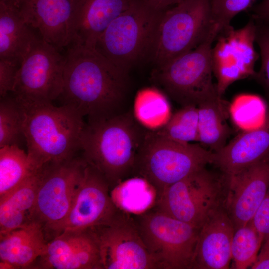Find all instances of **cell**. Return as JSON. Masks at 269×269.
I'll use <instances>...</instances> for the list:
<instances>
[{"label": "cell", "instance_id": "6da1fadb", "mask_svg": "<svg viewBox=\"0 0 269 269\" xmlns=\"http://www.w3.org/2000/svg\"><path fill=\"white\" fill-rule=\"evenodd\" d=\"M65 56L62 105L76 111L88 123L122 113L128 75L94 48L71 43Z\"/></svg>", "mask_w": 269, "mask_h": 269}, {"label": "cell", "instance_id": "7a4b0ae2", "mask_svg": "<svg viewBox=\"0 0 269 269\" xmlns=\"http://www.w3.org/2000/svg\"><path fill=\"white\" fill-rule=\"evenodd\" d=\"M147 131L130 112L86 123L81 139L82 157L102 174L111 190L133 176Z\"/></svg>", "mask_w": 269, "mask_h": 269}, {"label": "cell", "instance_id": "3957f363", "mask_svg": "<svg viewBox=\"0 0 269 269\" xmlns=\"http://www.w3.org/2000/svg\"><path fill=\"white\" fill-rule=\"evenodd\" d=\"M23 134L28 155L38 168L76 156L86 123L72 108L52 102L23 103Z\"/></svg>", "mask_w": 269, "mask_h": 269}, {"label": "cell", "instance_id": "277c9868", "mask_svg": "<svg viewBox=\"0 0 269 269\" xmlns=\"http://www.w3.org/2000/svg\"><path fill=\"white\" fill-rule=\"evenodd\" d=\"M213 160L214 153L200 144L180 142L148 130L133 177L146 180L156 199L169 186L213 164Z\"/></svg>", "mask_w": 269, "mask_h": 269}, {"label": "cell", "instance_id": "5b68a950", "mask_svg": "<svg viewBox=\"0 0 269 269\" xmlns=\"http://www.w3.org/2000/svg\"><path fill=\"white\" fill-rule=\"evenodd\" d=\"M163 11L154 9L143 0H134L109 25L94 49L128 73L138 62L148 58Z\"/></svg>", "mask_w": 269, "mask_h": 269}, {"label": "cell", "instance_id": "8992f818", "mask_svg": "<svg viewBox=\"0 0 269 269\" xmlns=\"http://www.w3.org/2000/svg\"><path fill=\"white\" fill-rule=\"evenodd\" d=\"M217 35L210 0H183L163 12L148 59L164 65Z\"/></svg>", "mask_w": 269, "mask_h": 269}, {"label": "cell", "instance_id": "52a82bcc", "mask_svg": "<svg viewBox=\"0 0 269 269\" xmlns=\"http://www.w3.org/2000/svg\"><path fill=\"white\" fill-rule=\"evenodd\" d=\"M210 37L194 49L170 62L154 67L152 82L182 107L198 106L207 101L222 98L213 82Z\"/></svg>", "mask_w": 269, "mask_h": 269}, {"label": "cell", "instance_id": "ba28073f", "mask_svg": "<svg viewBox=\"0 0 269 269\" xmlns=\"http://www.w3.org/2000/svg\"><path fill=\"white\" fill-rule=\"evenodd\" d=\"M227 189L225 175H218L204 167L169 186L153 207L200 229L212 213L225 207Z\"/></svg>", "mask_w": 269, "mask_h": 269}, {"label": "cell", "instance_id": "9c48e42d", "mask_svg": "<svg viewBox=\"0 0 269 269\" xmlns=\"http://www.w3.org/2000/svg\"><path fill=\"white\" fill-rule=\"evenodd\" d=\"M133 216L158 269H192L200 229L155 208Z\"/></svg>", "mask_w": 269, "mask_h": 269}, {"label": "cell", "instance_id": "30bf717a", "mask_svg": "<svg viewBox=\"0 0 269 269\" xmlns=\"http://www.w3.org/2000/svg\"><path fill=\"white\" fill-rule=\"evenodd\" d=\"M87 164L75 156L44 166L31 220L42 226L48 241L66 217Z\"/></svg>", "mask_w": 269, "mask_h": 269}, {"label": "cell", "instance_id": "8fae6325", "mask_svg": "<svg viewBox=\"0 0 269 269\" xmlns=\"http://www.w3.org/2000/svg\"><path fill=\"white\" fill-rule=\"evenodd\" d=\"M64 66L59 49L38 37L20 64L11 93L20 102H52L62 92Z\"/></svg>", "mask_w": 269, "mask_h": 269}, {"label": "cell", "instance_id": "7c38bea8", "mask_svg": "<svg viewBox=\"0 0 269 269\" xmlns=\"http://www.w3.org/2000/svg\"><path fill=\"white\" fill-rule=\"evenodd\" d=\"M255 31V22L250 17L244 27L235 29L230 25L217 36L211 55L213 73L220 97L234 82L252 78L255 74L254 66L259 57L254 46Z\"/></svg>", "mask_w": 269, "mask_h": 269}, {"label": "cell", "instance_id": "4fadbf2b", "mask_svg": "<svg viewBox=\"0 0 269 269\" xmlns=\"http://www.w3.org/2000/svg\"><path fill=\"white\" fill-rule=\"evenodd\" d=\"M93 228L99 241L101 269H158L130 213L122 210L111 223Z\"/></svg>", "mask_w": 269, "mask_h": 269}, {"label": "cell", "instance_id": "5bb4252c", "mask_svg": "<svg viewBox=\"0 0 269 269\" xmlns=\"http://www.w3.org/2000/svg\"><path fill=\"white\" fill-rule=\"evenodd\" d=\"M122 211L113 201L110 186L105 177L87 163L70 210L52 239L64 231L108 225Z\"/></svg>", "mask_w": 269, "mask_h": 269}, {"label": "cell", "instance_id": "9a60e30c", "mask_svg": "<svg viewBox=\"0 0 269 269\" xmlns=\"http://www.w3.org/2000/svg\"><path fill=\"white\" fill-rule=\"evenodd\" d=\"M34 269H101L99 241L94 228L66 230L49 241Z\"/></svg>", "mask_w": 269, "mask_h": 269}, {"label": "cell", "instance_id": "2e32d148", "mask_svg": "<svg viewBox=\"0 0 269 269\" xmlns=\"http://www.w3.org/2000/svg\"><path fill=\"white\" fill-rule=\"evenodd\" d=\"M225 209L236 229L251 221L269 187V155L226 176Z\"/></svg>", "mask_w": 269, "mask_h": 269}, {"label": "cell", "instance_id": "e0dca14e", "mask_svg": "<svg viewBox=\"0 0 269 269\" xmlns=\"http://www.w3.org/2000/svg\"><path fill=\"white\" fill-rule=\"evenodd\" d=\"M75 0H29L19 7L26 22L60 49L72 41Z\"/></svg>", "mask_w": 269, "mask_h": 269}, {"label": "cell", "instance_id": "ac0fdd59", "mask_svg": "<svg viewBox=\"0 0 269 269\" xmlns=\"http://www.w3.org/2000/svg\"><path fill=\"white\" fill-rule=\"evenodd\" d=\"M235 230L225 207L212 213L200 229L192 269H229Z\"/></svg>", "mask_w": 269, "mask_h": 269}, {"label": "cell", "instance_id": "d6986e66", "mask_svg": "<svg viewBox=\"0 0 269 269\" xmlns=\"http://www.w3.org/2000/svg\"><path fill=\"white\" fill-rule=\"evenodd\" d=\"M269 155V108L258 128L236 136L214 153V164L226 176L234 175Z\"/></svg>", "mask_w": 269, "mask_h": 269}, {"label": "cell", "instance_id": "ffe728a7", "mask_svg": "<svg viewBox=\"0 0 269 269\" xmlns=\"http://www.w3.org/2000/svg\"><path fill=\"white\" fill-rule=\"evenodd\" d=\"M134 0H75L71 43L94 48L109 25Z\"/></svg>", "mask_w": 269, "mask_h": 269}, {"label": "cell", "instance_id": "44dd1931", "mask_svg": "<svg viewBox=\"0 0 269 269\" xmlns=\"http://www.w3.org/2000/svg\"><path fill=\"white\" fill-rule=\"evenodd\" d=\"M47 243L42 226L35 221L0 235V269H32Z\"/></svg>", "mask_w": 269, "mask_h": 269}, {"label": "cell", "instance_id": "7402d4cb", "mask_svg": "<svg viewBox=\"0 0 269 269\" xmlns=\"http://www.w3.org/2000/svg\"><path fill=\"white\" fill-rule=\"evenodd\" d=\"M32 29L23 17L19 8L0 1V59L20 65L38 38Z\"/></svg>", "mask_w": 269, "mask_h": 269}, {"label": "cell", "instance_id": "603a6c76", "mask_svg": "<svg viewBox=\"0 0 269 269\" xmlns=\"http://www.w3.org/2000/svg\"><path fill=\"white\" fill-rule=\"evenodd\" d=\"M43 167L0 198V235L24 227L32 222V212Z\"/></svg>", "mask_w": 269, "mask_h": 269}, {"label": "cell", "instance_id": "cb8c5ba5", "mask_svg": "<svg viewBox=\"0 0 269 269\" xmlns=\"http://www.w3.org/2000/svg\"><path fill=\"white\" fill-rule=\"evenodd\" d=\"M198 141L205 148L216 153L227 144L230 131L222 98L204 102L198 106Z\"/></svg>", "mask_w": 269, "mask_h": 269}, {"label": "cell", "instance_id": "d4e9b609", "mask_svg": "<svg viewBox=\"0 0 269 269\" xmlns=\"http://www.w3.org/2000/svg\"><path fill=\"white\" fill-rule=\"evenodd\" d=\"M39 169L18 145L0 148V198L16 188Z\"/></svg>", "mask_w": 269, "mask_h": 269}, {"label": "cell", "instance_id": "484cf974", "mask_svg": "<svg viewBox=\"0 0 269 269\" xmlns=\"http://www.w3.org/2000/svg\"><path fill=\"white\" fill-rule=\"evenodd\" d=\"M133 114L142 126L149 130L162 128L172 116L166 94L156 87H147L138 91Z\"/></svg>", "mask_w": 269, "mask_h": 269}, {"label": "cell", "instance_id": "4316f807", "mask_svg": "<svg viewBox=\"0 0 269 269\" xmlns=\"http://www.w3.org/2000/svg\"><path fill=\"white\" fill-rule=\"evenodd\" d=\"M263 240L252 220L235 229L231 244L233 268H251L257 259Z\"/></svg>", "mask_w": 269, "mask_h": 269}, {"label": "cell", "instance_id": "83f0119b", "mask_svg": "<svg viewBox=\"0 0 269 269\" xmlns=\"http://www.w3.org/2000/svg\"><path fill=\"white\" fill-rule=\"evenodd\" d=\"M9 94L0 97V148L18 145L20 138H24L22 107L13 95Z\"/></svg>", "mask_w": 269, "mask_h": 269}, {"label": "cell", "instance_id": "f1b7e54d", "mask_svg": "<svg viewBox=\"0 0 269 269\" xmlns=\"http://www.w3.org/2000/svg\"><path fill=\"white\" fill-rule=\"evenodd\" d=\"M197 106L182 107L172 115L168 122L155 131L170 139L183 143L198 141Z\"/></svg>", "mask_w": 269, "mask_h": 269}, {"label": "cell", "instance_id": "f546056e", "mask_svg": "<svg viewBox=\"0 0 269 269\" xmlns=\"http://www.w3.org/2000/svg\"><path fill=\"white\" fill-rule=\"evenodd\" d=\"M255 0H210L212 22L218 34L230 25L232 19L239 13L250 9Z\"/></svg>", "mask_w": 269, "mask_h": 269}, {"label": "cell", "instance_id": "4dcf8cb0", "mask_svg": "<svg viewBox=\"0 0 269 269\" xmlns=\"http://www.w3.org/2000/svg\"><path fill=\"white\" fill-rule=\"evenodd\" d=\"M254 20L256 25L255 42L260 49L261 64L259 71L256 72L252 78L263 87L269 97V24Z\"/></svg>", "mask_w": 269, "mask_h": 269}, {"label": "cell", "instance_id": "1f68e13d", "mask_svg": "<svg viewBox=\"0 0 269 269\" xmlns=\"http://www.w3.org/2000/svg\"><path fill=\"white\" fill-rule=\"evenodd\" d=\"M20 65L0 59V96L3 97L13 91Z\"/></svg>", "mask_w": 269, "mask_h": 269}, {"label": "cell", "instance_id": "d6a6232c", "mask_svg": "<svg viewBox=\"0 0 269 269\" xmlns=\"http://www.w3.org/2000/svg\"><path fill=\"white\" fill-rule=\"evenodd\" d=\"M252 221L263 238L269 234V187Z\"/></svg>", "mask_w": 269, "mask_h": 269}, {"label": "cell", "instance_id": "836d02e7", "mask_svg": "<svg viewBox=\"0 0 269 269\" xmlns=\"http://www.w3.org/2000/svg\"><path fill=\"white\" fill-rule=\"evenodd\" d=\"M252 269H269V234L263 240Z\"/></svg>", "mask_w": 269, "mask_h": 269}, {"label": "cell", "instance_id": "e575fe53", "mask_svg": "<svg viewBox=\"0 0 269 269\" xmlns=\"http://www.w3.org/2000/svg\"><path fill=\"white\" fill-rule=\"evenodd\" d=\"M254 19L269 24V0H263L250 8Z\"/></svg>", "mask_w": 269, "mask_h": 269}, {"label": "cell", "instance_id": "d590c367", "mask_svg": "<svg viewBox=\"0 0 269 269\" xmlns=\"http://www.w3.org/2000/svg\"><path fill=\"white\" fill-rule=\"evenodd\" d=\"M154 9L164 11L179 3L183 0H143Z\"/></svg>", "mask_w": 269, "mask_h": 269}, {"label": "cell", "instance_id": "8d00e7d4", "mask_svg": "<svg viewBox=\"0 0 269 269\" xmlns=\"http://www.w3.org/2000/svg\"><path fill=\"white\" fill-rule=\"evenodd\" d=\"M28 0H0V1L8 2L19 8Z\"/></svg>", "mask_w": 269, "mask_h": 269}]
</instances>
